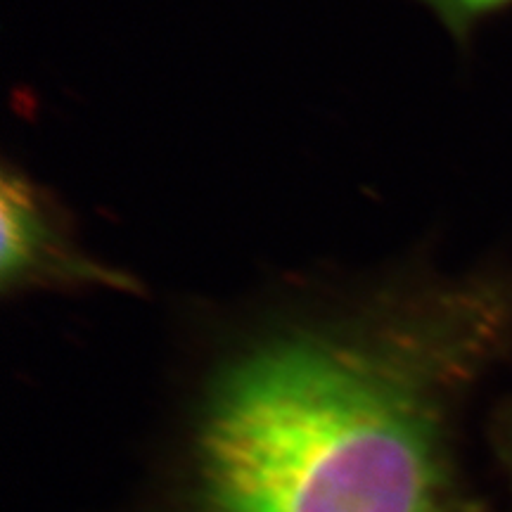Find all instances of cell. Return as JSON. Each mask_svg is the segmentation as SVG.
Masks as SVG:
<instances>
[{"label":"cell","mask_w":512,"mask_h":512,"mask_svg":"<svg viewBox=\"0 0 512 512\" xmlns=\"http://www.w3.org/2000/svg\"><path fill=\"white\" fill-rule=\"evenodd\" d=\"M418 3L430 8L451 29V34L463 38L477 22L494 15L512 0H418Z\"/></svg>","instance_id":"cell-3"},{"label":"cell","mask_w":512,"mask_h":512,"mask_svg":"<svg viewBox=\"0 0 512 512\" xmlns=\"http://www.w3.org/2000/svg\"><path fill=\"white\" fill-rule=\"evenodd\" d=\"M505 311L432 285L249 339L195 403L176 512H472L451 418Z\"/></svg>","instance_id":"cell-1"},{"label":"cell","mask_w":512,"mask_h":512,"mask_svg":"<svg viewBox=\"0 0 512 512\" xmlns=\"http://www.w3.org/2000/svg\"><path fill=\"white\" fill-rule=\"evenodd\" d=\"M0 197V285L5 292L83 285L131 290V278L98 264L76 245L74 230L64 221L53 197L31 183L22 171L5 169Z\"/></svg>","instance_id":"cell-2"}]
</instances>
